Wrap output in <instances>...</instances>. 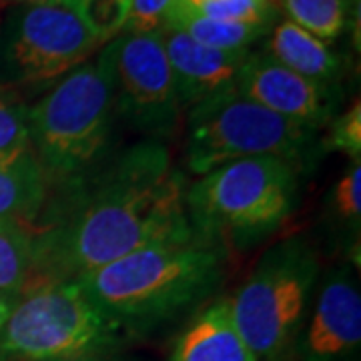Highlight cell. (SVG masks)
<instances>
[{
    "label": "cell",
    "instance_id": "30",
    "mask_svg": "<svg viewBox=\"0 0 361 361\" xmlns=\"http://www.w3.org/2000/svg\"><path fill=\"white\" fill-rule=\"evenodd\" d=\"M129 2H130V0H129Z\"/></svg>",
    "mask_w": 361,
    "mask_h": 361
},
{
    "label": "cell",
    "instance_id": "2",
    "mask_svg": "<svg viewBox=\"0 0 361 361\" xmlns=\"http://www.w3.org/2000/svg\"><path fill=\"white\" fill-rule=\"evenodd\" d=\"M223 267L225 245L189 227L75 281L118 331H147L211 295Z\"/></svg>",
    "mask_w": 361,
    "mask_h": 361
},
{
    "label": "cell",
    "instance_id": "11",
    "mask_svg": "<svg viewBox=\"0 0 361 361\" xmlns=\"http://www.w3.org/2000/svg\"><path fill=\"white\" fill-rule=\"evenodd\" d=\"M361 345V293L345 269L334 271L319 287L299 343L301 361H351Z\"/></svg>",
    "mask_w": 361,
    "mask_h": 361
},
{
    "label": "cell",
    "instance_id": "20",
    "mask_svg": "<svg viewBox=\"0 0 361 361\" xmlns=\"http://www.w3.org/2000/svg\"><path fill=\"white\" fill-rule=\"evenodd\" d=\"M191 11L207 18L273 26L275 8L271 0H183Z\"/></svg>",
    "mask_w": 361,
    "mask_h": 361
},
{
    "label": "cell",
    "instance_id": "26",
    "mask_svg": "<svg viewBox=\"0 0 361 361\" xmlns=\"http://www.w3.org/2000/svg\"><path fill=\"white\" fill-rule=\"evenodd\" d=\"M49 361H118L111 353H90V355H77V357H63V360Z\"/></svg>",
    "mask_w": 361,
    "mask_h": 361
},
{
    "label": "cell",
    "instance_id": "3",
    "mask_svg": "<svg viewBox=\"0 0 361 361\" xmlns=\"http://www.w3.org/2000/svg\"><path fill=\"white\" fill-rule=\"evenodd\" d=\"M28 141L51 187L87 173L106 157L115 116V80L104 44L28 104Z\"/></svg>",
    "mask_w": 361,
    "mask_h": 361
},
{
    "label": "cell",
    "instance_id": "12",
    "mask_svg": "<svg viewBox=\"0 0 361 361\" xmlns=\"http://www.w3.org/2000/svg\"><path fill=\"white\" fill-rule=\"evenodd\" d=\"M183 111L235 85L249 51H219L199 44L177 28L159 32Z\"/></svg>",
    "mask_w": 361,
    "mask_h": 361
},
{
    "label": "cell",
    "instance_id": "28",
    "mask_svg": "<svg viewBox=\"0 0 361 361\" xmlns=\"http://www.w3.org/2000/svg\"><path fill=\"white\" fill-rule=\"evenodd\" d=\"M277 361H289V357H283V360H277Z\"/></svg>",
    "mask_w": 361,
    "mask_h": 361
},
{
    "label": "cell",
    "instance_id": "23",
    "mask_svg": "<svg viewBox=\"0 0 361 361\" xmlns=\"http://www.w3.org/2000/svg\"><path fill=\"white\" fill-rule=\"evenodd\" d=\"M325 149L348 155L351 161L361 155V103H355L341 115L331 118L329 133L325 137Z\"/></svg>",
    "mask_w": 361,
    "mask_h": 361
},
{
    "label": "cell",
    "instance_id": "14",
    "mask_svg": "<svg viewBox=\"0 0 361 361\" xmlns=\"http://www.w3.org/2000/svg\"><path fill=\"white\" fill-rule=\"evenodd\" d=\"M265 51L279 65L287 66L301 77L334 89L343 75V59L331 51L327 42L305 32L289 20L269 28Z\"/></svg>",
    "mask_w": 361,
    "mask_h": 361
},
{
    "label": "cell",
    "instance_id": "21",
    "mask_svg": "<svg viewBox=\"0 0 361 361\" xmlns=\"http://www.w3.org/2000/svg\"><path fill=\"white\" fill-rule=\"evenodd\" d=\"M75 8L104 47L123 35L129 16V0H75Z\"/></svg>",
    "mask_w": 361,
    "mask_h": 361
},
{
    "label": "cell",
    "instance_id": "19",
    "mask_svg": "<svg viewBox=\"0 0 361 361\" xmlns=\"http://www.w3.org/2000/svg\"><path fill=\"white\" fill-rule=\"evenodd\" d=\"M28 104L20 90L0 85V165L30 151Z\"/></svg>",
    "mask_w": 361,
    "mask_h": 361
},
{
    "label": "cell",
    "instance_id": "16",
    "mask_svg": "<svg viewBox=\"0 0 361 361\" xmlns=\"http://www.w3.org/2000/svg\"><path fill=\"white\" fill-rule=\"evenodd\" d=\"M167 26L177 28L199 44L219 51H249L253 42L263 39L271 26L245 25V23H227L207 18L203 14L191 11L183 0H179L169 16ZM165 26V28H167Z\"/></svg>",
    "mask_w": 361,
    "mask_h": 361
},
{
    "label": "cell",
    "instance_id": "7",
    "mask_svg": "<svg viewBox=\"0 0 361 361\" xmlns=\"http://www.w3.org/2000/svg\"><path fill=\"white\" fill-rule=\"evenodd\" d=\"M118 334L75 279L30 281L0 329V361L109 353Z\"/></svg>",
    "mask_w": 361,
    "mask_h": 361
},
{
    "label": "cell",
    "instance_id": "15",
    "mask_svg": "<svg viewBox=\"0 0 361 361\" xmlns=\"http://www.w3.org/2000/svg\"><path fill=\"white\" fill-rule=\"evenodd\" d=\"M51 195V183L32 151L0 165V223L32 231Z\"/></svg>",
    "mask_w": 361,
    "mask_h": 361
},
{
    "label": "cell",
    "instance_id": "22",
    "mask_svg": "<svg viewBox=\"0 0 361 361\" xmlns=\"http://www.w3.org/2000/svg\"><path fill=\"white\" fill-rule=\"evenodd\" d=\"M329 211L337 223L360 231L361 219V161L353 159L329 193Z\"/></svg>",
    "mask_w": 361,
    "mask_h": 361
},
{
    "label": "cell",
    "instance_id": "5",
    "mask_svg": "<svg viewBox=\"0 0 361 361\" xmlns=\"http://www.w3.org/2000/svg\"><path fill=\"white\" fill-rule=\"evenodd\" d=\"M322 265L303 237L269 247L237 293L229 297L239 336L257 361L287 357L303 329Z\"/></svg>",
    "mask_w": 361,
    "mask_h": 361
},
{
    "label": "cell",
    "instance_id": "29",
    "mask_svg": "<svg viewBox=\"0 0 361 361\" xmlns=\"http://www.w3.org/2000/svg\"><path fill=\"white\" fill-rule=\"evenodd\" d=\"M0 20H2V18H0Z\"/></svg>",
    "mask_w": 361,
    "mask_h": 361
},
{
    "label": "cell",
    "instance_id": "8",
    "mask_svg": "<svg viewBox=\"0 0 361 361\" xmlns=\"http://www.w3.org/2000/svg\"><path fill=\"white\" fill-rule=\"evenodd\" d=\"M101 49L75 2L11 6L0 20V85L51 87Z\"/></svg>",
    "mask_w": 361,
    "mask_h": 361
},
{
    "label": "cell",
    "instance_id": "25",
    "mask_svg": "<svg viewBox=\"0 0 361 361\" xmlns=\"http://www.w3.org/2000/svg\"><path fill=\"white\" fill-rule=\"evenodd\" d=\"M14 301H16V295H11V293H2L0 291V329L2 325L6 323L8 315H11V310H13Z\"/></svg>",
    "mask_w": 361,
    "mask_h": 361
},
{
    "label": "cell",
    "instance_id": "6",
    "mask_svg": "<svg viewBox=\"0 0 361 361\" xmlns=\"http://www.w3.org/2000/svg\"><path fill=\"white\" fill-rule=\"evenodd\" d=\"M317 133L249 101L231 85L187 109L185 165L197 177L255 157H279L305 169L319 147Z\"/></svg>",
    "mask_w": 361,
    "mask_h": 361
},
{
    "label": "cell",
    "instance_id": "24",
    "mask_svg": "<svg viewBox=\"0 0 361 361\" xmlns=\"http://www.w3.org/2000/svg\"><path fill=\"white\" fill-rule=\"evenodd\" d=\"M179 0H130L127 35H159L169 23L175 4Z\"/></svg>",
    "mask_w": 361,
    "mask_h": 361
},
{
    "label": "cell",
    "instance_id": "9",
    "mask_svg": "<svg viewBox=\"0 0 361 361\" xmlns=\"http://www.w3.org/2000/svg\"><path fill=\"white\" fill-rule=\"evenodd\" d=\"M115 80V113L147 139L163 141L179 127L177 87L159 35H127L109 44Z\"/></svg>",
    "mask_w": 361,
    "mask_h": 361
},
{
    "label": "cell",
    "instance_id": "4",
    "mask_svg": "<svg viewBox=\"0 0 361 361\" xmlns=\"http://www.w3.org/2000/svg\"><path fill=\"white\" fill-rule=\"evenodd\" d=\"M301 171L279 157L243 159L213 169L187 187L189 223L221 245L261 239L293 213Z\"/></svg>",
    "mask_w": 361,
    "mask_h": 361
},
{
    "label": "cell",
    "instance_id": "10",
    "mask_svg": "<svg viewBox=\"0 0 361 361\" xmlns=\"http://www.w3.org/2000/svg\"><path fill=\"white\" fill-rule=\"evenodd\" d=\"M235 89L249 101L313 130L331 123L336 90L279 65L267 52H249Z\"/></svg>",
    "mask_w": 361,
    "mask_h": 361
},
{
    "label": "cell",
    "instance_id": "13",
    "mask_svg": "<svg viewBox=\"0 0 361 361\" xmlns=\"http://www.w3.org/2000/svg\"><path fill=\"white\" fill-rule=\"evenodd\" d=\"M171 361H257L233 323L229 297L197 313L177 339Z\"/></svg>",
    "mask_w": 361,
    "mask_h": 361
},
{
    "label": "cell",
    "instance_id": "18",
    "mask_svg": "<svg viewBox=\"0 0 361 361\" xmlns=\"http://www.w3.org/2000/svg\"><path fill=\"white\" fill-rule=\"evenodd\" d=\"M32 277V235L26 227L0 223V291L18 295Z\"/></svg>",
    "mask_w": 361,
    "mask_h": 361
},
{
    "label": "cell",
    "instance_id": "1",
    "mask_svg": "<svg viewBox=\"0 0 361 361\" xmlns=\"http://www.w3.org/2000/svg\"><path fill=\"white\" fill-rule=\"evenodd\" d=\"M187 187L169 149L155 139L104 157L87 173L56 185L30 231V281L80 279L189 229Z\"/></svg>",
    "mask_w": 361,
    "mask_h": 361
},
{
    "label": "cell",
    "instance_id": "17",
    "mask_svg": "<svg viewBox=\"0 0 361 361\" xmlns=\"http://www.w3.org/2000/svg\"><path fill=\"white\" fill-rule=\"evenodd\" d=\"M277 4L289 23L327 44L348 26L349 0H277Z\"/></svg>",
    "mask_w": 361,
    "mask_h": 361
},
{
    "label": "cell",
    "instance_id": "27",
    "mask_svg": "<svg viewBox=\"0 0 361 361\" xmlns=\"http://www.w3.org/2000/svg\"><path fill=\"white\" fill-rule=\"evenodd\" d=\"M11 6H28V4H52V2H75V0H0Z\"/></svg>",
    "mask_w": 361,
    "mask_h": 361
}]
</instances>
